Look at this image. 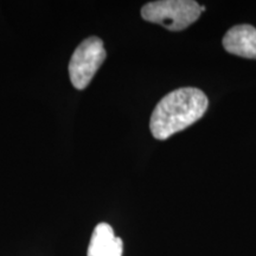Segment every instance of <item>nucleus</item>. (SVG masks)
Masks as SVG:
<instances>
[{"label":"nucleus","mask_w":256,"mask_h":256,"mask_svg":"<svg viewBox=\"0 0 256 256\" xmlns=\"http://www.w3.org/2000/svg\"><path fill=\"white\" fill-rule=\"evenodd\" d=\"M104 60L106 50L100 38L89 37L83 40L69 62V76L74 87L78 90L87 88Z\"/></svg>","instance_id":"obj_3"},{"label":"nucleus","mask_w":256,"mask_h":256,"mask_svg":"<svg viewBox=\"0 0 256 256\" xmlns=\"http://www.w3.org/2000/svg\"><path fill=\"white\" fill-rule=\"evenodd\" d=\"M122 241L110 224L100 223L92 232L88 256H122Z\"/></svg>","instance_id":"obj_5"},{"label":"nucleus","mask_w":256,"mask_h":256,"mask_svg":"<svg viewBox=\"0 0 256 256\" xmlns=\"http://www.w3.org/2000/svg\"><path fill=\"white\" fill-rule=\"evenodd\" d=\"M224 49L232 55L256 60V28L252 25H236L223 38Z\"/></svg>","instance_id":"obj_4"},{"label":"nucleus","mask_w":256,"mask_h":256,"mask_svg":"<svg viewBox=\"0 0 256 256\" xmlns=\"http://www.w3.org/2000/svg\"><path fill=\"white\" fill-rule=\"evenodd\" d=\"M209 100L197 88H180L171 92L156 106L150 128L158 140H166L184 130L206 114Z\"/></svg>","instance_id":"obj_1"},{"label":"nucleus","mask_w":256,"mask_h":256,"mask_svg":"<svg viewBox=\"0 0 256 256\" xmlns=\"http://www.w3.org/2000/svg\"><path fill=\"white\" fill-rule=\"evenodd\" d=\"M200 5L192 0H159L146 4L142 17L170 31H182L200 17Z\"/></svg>","instance_id":"obj_2"}]
</instances>
